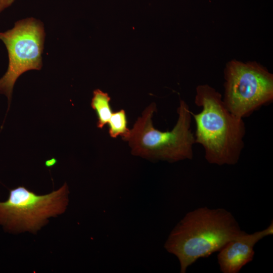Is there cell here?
<instances>
[{
	"label": "cell",
	"mask_w": 273,
	"mask_h": 273,
	"mask_svg": "<svg viewBox=\"0 0 273 273\" xmlns=\"http://www.w3.org/2000/svg\"><path fill=\"white\" fill-rule=\"evenodd\" d=\"M246 233L223 208L200 207L187 213L170 232L164 244L180 263V272L200 258L219 251L229 241Z\"/></svg>",
	"instance_id": "1"
},
{
	"label": "cell",
	"mask_w": 273,
	"mask_h": 273,
	"mask_svg": "<svg viewBox=\"0 0 273 273\" xmlns=\"http://www.w3.org/2000/svg\"><path fill=\"white\" fill-rule=\"evenodd\" d=\"M15 0H0V13L11 6Z\"/></svg>",
	"instance_id": "10"
},
{
	"label": "cell",
	"mask_w": 273,
	"mask_h": 273,
	"mask_svg": "<svg viewBox=\"0 0 273 273\" xmlns=\"http://www.w3.org/2000/svg\"><path fill=\"white\" fill-rule=\"evenodd\" d=\"M195 103L201 108L198 113L192 112L195 144L203 147L206 161L219 166L237 164L244 146L243 119L232 113L221 95L207 84L196 87Z\"/></svg>",
	"instance_id": "2"
},
{
	"label": "cell",
	"mask_w": 273,
	"mask_h": 273,
	"mask_svg": "<svg viewBox=\"0 0 273 273\" xmlns=\"http://www.w3.org/2000/svg\"><path fill=\"white\" fill-rule=\"evenodd\" d=\"M108 123L111 137L115 138L119 135L124 137L128 134L130 129L127 127L126 116L124 110L113 113Z\"/></svg>",
	"instance_id": "9"
},
{
	"label": "cell",
	"mask_w": 273,
	"mask_h": 273,
	"mask_svg": "<svg viewBox=\"0 0 273 273\" xmlns=\"http://www.w3.org/2000/svg\"><path fill=\"white\" fill-rule=\"evenodd\" d=\"M57 163V160L55 158L47 160L45 161L44 165L48 168H51L54 166Z\"/></svg>",
	"instance_id": "11"
},
{
	"label": "cell",
	"mask_w": 273,
	"mask_h": 273,
	"mask_svg": "<svg viewBox=\"0 0 273 273\" xmlns=\"http://www.w3.org/2000/svg\"><path fill=\"white\" fill-rule=\"evenodd\" d=\"M273 234V223L265 229L251 234H245L226 243L217 255V261L223 273H238L254 256L255 245L264 237Z\"/></svg>",
	"instance_id": "7"
},
{
	"label": "cell",
	"mask_w": 273,
	"mask_h": 273,
	"mask_svg": "<svg viewBox=\"0 0 273 273\" xmlns=\"http://www.w3.org/2000/svg\"><path fill=\"white\" fill-rule=\"evenodd\" d=\"M44 36L42 23L33 18L18 21L12 29L0 32L9 57L7 71L0 79V94L8 98V110L17 79L23 73L42 67Z\"/></svg>",
	"instance_id": "6"
},
{
	"label": "cell",
	"mask_w": 273,
	"mask_h": 273,
	"mask_svg": "<svg viewBox=\"0 0 273 273\" xmlns=\"http://www.w3.org/2000/svg\"><path fill=\"white\" fill-rule=\"evenodd\" d=\"M156 111V105L153 103L144 110L128 134L122 137L128 142L132 154L169 162L192 159L195 140L191 129L192 111L188 104L180 101L178 119L171 131H161L154 127L152 118Z\"/></svg>",
	"instance_id": "3"
},
{
	"label": "cell",
	"mask_w": 273,
	"mask_h": 273,
	"mask_svg": "<svg viewBox=\"0 0 273 273\" xmlns=\"http://www.w3.org/2000/svg\"><path fill=\"white\" fill-rule=\"evenodd\" d=\"M110 98L106 93L99 89L95 90L91 101V107L98 116L97 127L100 129L108 123L112 114L110 105Z\"/></svg>",
	"instance_id": "8"
},
{
	"label": "cell",
	"mask_w": 273,
	"mask_h": 273,
	"mask_svg": "<svg viewBox=\"0 0 273 273\" xmlns=\"http://www.w3.org/2000/svg\"><path fill=\"white\" fill-rule=\"evenodd\" d=\"M66 183L50 194L38 195L20 186L10 190L8 200L0 202V224L13 232L36 234L48 218L63 213L68 204Z\"/></svg>",
	"instance_id": "4"
},
{
	"label": "cell",
	"mask_w": 273,
	"mask_h": 273,
	"mask_svg": "<svg viewBox=\"0 0 273 273\" xmlns=\"http://www.w3.org/2000/svg\"><path fill=\"white\" fill-rule=\"evenodd\" d=\"M224 78L223 101L238 117L243 119L273 100V75L255 62H229Z\"/></svg>",
	"instance_id": "5"
}]
</instances>
